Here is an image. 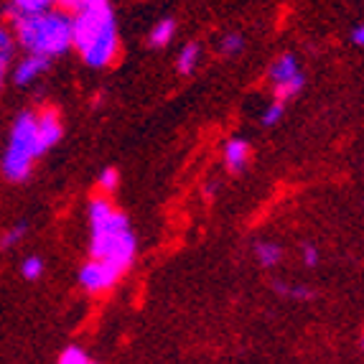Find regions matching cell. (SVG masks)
<instances>
[{
    "label": "cell",
    "instance_id": "6da1fadb",
    "mask_svg": "<svg viewBox=\"0 0 364 364\" xmlns=\"http://www.w3.org/2000/svg\"><path fill=\"white\" fill-rule=\"evenodd\" d=\"M138 252V242L130 230L128 217L117 212L105 196L90 204V257L107 262L117 273L130 270Z\"/></svg>",
    "mask_w": 364,
    "mask_h": 364
},
{
    "label": "cell",
    "instance_id": "7a4b0ae2",
    "mask_svg": "<svg viewBox=\"0 0 364 364\" xmlns=\"http://www.w3.org/2000/svg\"><path fill=\"white\" fill-rule=\"evenodd\" d=\"M72 49L79 51L87 67L105 69L120 54L115 13L109 3H97L74 13L72 18Z\"/></svg>",
    "mask_w": 364,
    "mask_h": 364
},
{
    "label": "cell",
    "instance_id": "3957f363",
    "mask_svg": "<svg viewBox=\"0 0 364 364\" xmlns=\"http://www.w3.org/2000/svg\"><path fill=\"white\" fill-rule=\"evenodd\" d=\"M16 38L33 56L54 59L72 49V18L64 11H43L13 21Z\"/></svg>",
    "mask_w": 364,
    "mask_h": 364
},
{
    "label": "cell",
    "instance_id": "277c9868",
    "mask_svg": "<svg viewBox=\"0 0 364 364\" xmlns=\"http://www.w3.org/2000/svg\"><path fill=\"white\" fill-rule=\"evenodd\" d=\"M41 156L36 140V115L33 112H21L13 122L11 140H8L6 156H3V173L11 181H23L28 178L33 161Z\"/></svg>",
    "mask_w": 364,
    "mask_h": 364
},
{
    "label": "cell",
    "instance_id": "5b68a950",
    "mask_svg": "<svg viewBox=\"0 0 364 364\" xmlns=\"http://www.w3.org/2000/svg\"><path fill=\"white\" fill-rule=\"evenodd\" d=\"M270 79L275 87V100L286 102V100L296 97L298 92L304 90V74L298 69V61L293 54H283L273 67H270Z\"/></svg>",
    "mask_w": 364,
    "mask_h": 364
},
{
    "label": "cell",
    "instance_id": "8992f818",
    "mask_svg": "<svg viewBox=\"0 0 364 364\" xmlns=\"http://www.w3.org/2000/svg\"><path fill=\"white\" fill-rule=\"evenodd\" d=\"M120 278H122V273H117L115 267H109L107 262H100V260L85 262V267L79 270V283H82V288H85L87 293H92V296L112 291Z\"/></svg>",
    "mask_w": 364,
    "mask_h": 364
},
{
    "label": "cell",
    "instance_id": "52a82bcc",
    "mask_svg": "<svg viewBox=\"0 0 364 364\" xmlns=\"http://www.w3.org/2000/svg\"><path fill=\"white\" fill-rule=\"evenodd\" d=\"M64 135L61 128V120L54 109H43L41 115H36V140H38V151L46 153L56 146Z\"/></svg>",
    "mask_w": 364,
    "mask_h": 364
},
{
    "label": "cell",
    "instance_id": "ba28073f",
    "mask_svg": "<svg viewBox=\"0 0 364 364\" xmlns=\"http://www.w3.org/2000/svg\"><path fill=\"white\" fill-rule=\"evenodd\" d=\"M250 153H252V148H250L247 140L242 138H232L230 143L225 146V164L230 171H242L245 166L250 164Z\"/></svg>",
    "mask_w": 364,
    "mask_h": 364
},
{
    "label": "cell",
    "instance_id": "9c48e42d",
    "mask_svg": "<svg viewBox=\"0 0 364 364\" xmlns=\"http://www.w3.org/2000/svg\"><path fill=\"white\" fill-rule=\"evenodd\" d=\"M46 69H49V59L31 54L28 59H23L18 67H16V82H18V85H28V82L41 77Z\"/></svg>",
    "mask_w": 364,
    "mask_h": 364
},
{
    "label": "cell",
    "instance_id": "30bf717a",
    "mask_svg": "<svg viewBox=\"0 0 364 364\" xmlns=\"http://www.w3.org/2000/svg\"><path fill=\"white\" fill-rule=\"evenodd\" d=\"M173 36H176V23H173V18H161L151 28V33H148V43H151L153 49H164V46H168V43L173 41Z\"/></svg>",
    "mask_w": 364,
    "mask_h": 364
},
{
    "label": "cell",
    "instance_id": "8fae6325",
    "mask_svg": "<svg viewBox=\"0 0 364 364\" xmlns=\"http://www.w3.org/2000/svg\"><path fill=\"white\" fill-rule=\"evenodd\" d=\"M56 0H13L11 3V16L13 21L23 18V16H36V13L51 11Z\"/></svg>",
    "mask_w": 364,
    "mask_h": 364
},
{
    "label": "cell",
    "instance_id": "7c38bea8",
    "mask_svg": "<svg viewBox=\"0 0 364 364\" xmlns=\"http://www.w3.org/2000/svg\"><path fill=\"white\" fill-rule=\"evenodd\" d=\"M199 56H201L199 43H186V46H183V49L178 51V56H176V69H178V74L188 77V74H191L196 69V64H199Z\"/></svg>",
    "mask_w": 364,
    "mask_h": 364
},
{
    "label": "cell",
    "instance_id": "4fadbf2b",
    "mask_svg": "<svg viewBox=\"0 0 364 364\" xmlns=\"http://www.w3.org/2000/svg\"><path fill=\"white\" fill-rule=\"evenodd\" d=\"M255 257L262 267H275L283 260V250L275 242H257L255 245Z\"/></svg>",
    "mask_w": 364,
    "mask_h": 364
},
{
    "label": "cell",
    "instance_id": "5bb4252c",
    "mask_svg": "<svg viewBox=\"0 0 364 364\" xmlns=\"http://www.w3.org/2000/svg\"><path fill=\"white\" fill-rule=\"evenodd\" d=\"M273 291L283 298H293V301H314L316 291L309 286H286L283 280H273Z\"/></svg>",
    "mask_w": 364,
    "mask_h": 364
},
{
    "label": "cell",
    "instance_id": "9a60e30c",
    "mask_svg": "<svg viewBox=\"0 0 364 364\" xmlns=\"http://www.w3.org/2000/svg\"><path fill=\"white\" fill-rule=\"evenodd\" d=\"M21 275H23L26 280H38L43 275V260L38 255H31L23 260V265H21Z\"/></svg>",
    "mask_w": 364,
    "mask_h": 364
},
{
    "label": "cell",
    "instance_id": "2e32d148",
    "mask_svg": "<svg viewBox=\"0 0 364 364\" xmlns=\"http://www.w3.org/2000/svg\"><path fill=\"white\" fill-rule=\"evenodd\" d=\"M92 359L87 357L85 349H79V346H67L64 352L59 354V362L56 364H90Z\"/></svg>",
    "mask_w": 364,
    "mask_h": 364
},
{
    "label": "cell",
    "instance_id": "e0dca14e",
    "mask_svg": "<svg viewBox=\"0 0 364 364\" xmlns=\"http://www.w3.org/2000/svg\"><path fill=\"white\" fill-rule=\"evenodd\" d=\"M242 49H245V38L240 33H227L222 38V54L225 56H237Z\"/></svg>",
    "mask_w": 364,
    "mask_h": 364
},
{
    "label": "cell",
    "instance_id": "ac0fdd59",
    "mask_svg": "<svg viewBox=\"0 0 364 364\" xmlns=\"http://www.w3.org/2000/svg\"><path fill=\"white\" fill-rule=\"evenodd\" d=\"M26 232H28V227H26V225L11 227V230H8L6 235L0 237V247H16V245H18L21 240L26 237Z\"/></svg>",
    "mask_w": 364,
    "mask_h": 364
},
{
    "label": "cell",
    "instance_id": "d6986e66",
    "mask_svg": "<svg viewBox=\"0 0 364 364\" xmlns=\"http://www.w3.org/2000/svg\"><path fill=\"white\" fill-rule=\"evenodd\" d=\"M283 112H286V105L278 102V100L270 102V107L262 112V125H267V128H270V125H278L280 117H283Z\"/></svg>",
    "mask_w": 364,
    "mask_h": 364
},
{
    "label": "cell",
    "instance_id": "ffe728a7",
    "mask_svg": "<svg viewBox=\"0 0 364 364\" xmlns=\"http://www.w3.org/2000/svg\"><path fill=\"white\" fill-rule=\"evenodd\" d=\"M56 3L64 8V13H79L90 6H97V3H107V0H56Z\"/></svg>",
    "mask_w": 364,
    "mask_h": 364
},
{
    "label": "cell",
    "instance_id": "44dd1931",
    "mask_svg": "<svg viewBox=\"0 0 364 364\" xmlns=\"http://www.w3.org/2000/svg\"><path fill=\"white\" fill-rule=\"evenodd\" d=\"M11 56H13V36L6 28H0V64L6 67Z\"/></svg>",
    "mask_w": 364,
    "mask_h": 364
},
{
    "label": "cell",
    "instance_id": "7402d4cb",
    "mask_svg": "<svg viewBox=\"0 0 364 364\" xmlns=\"http://www.w3.org/2000/svg\"><path fill=\"white\" fill-rule=\"evenodd\" d=\"M117 171L115 168H105L102 173H100V188L102 191H115L117 188Z\"/></svg>",
    "mask_w": 364,
    "mask_h": 364
},
{
    "label": "cell",
    "instance_id": "603a6c76",
    "mask_svg": "<svg viewBox=\"0 0 364 364\" xmlns=\"http://www.w3.org/2000/svg\"><path fill=\"white\" fill-rule=\"evenodd\" d=\"M301 257H304L306 267H316L318 265V260H321V255H318V250H316L314 245H306V247L301 250Z\"/></svg>",
    "mask_w": 364,
    "mask_h": 364
},
{
    "label": "cell",
    "instance_id": "cb8c5ba5",
    "mask_svg": "<svg viewBox=\"0 0 364 364\" xmlns=\"http://www.w3.org/2000/svg\"><path fill=\"white\" fill-rule=\"evenodd\" d=\"M352 43H354V46H362V43H364V28H362V23H357L352 28Z\"/></svg>",
    "mask_w": 364,
    "mask_h": 364
},
{
    "label": "cell",
    "instance_id": "d4e9b609",
    "mask_svg": "<svg viewBox=\"0 0 364 364\" xmlns=\"http://www.w3.org/2000/svg\"><path fill=\"white\" fill-rule=\"evenodd\" d=\"M3 72H6V67L0 64V87H3Z\"/></svg>",
    "mask_w": 364,
    "mask_h": 364
},
{
    "label": "cell",
    "instance_id": "484cf974",
    "mask_svg": "<svg viewBox=\"0 0 364 364\" xmlns=\"http://www.w3.org/2000/svg\"><path fill=\"white\" fill-rule=\"evenodd\" d=\"M90 364H97V362H90Z\"/></svg>",
    "mask_w": 364,
    "mask_h": 364
}]
</instances>
